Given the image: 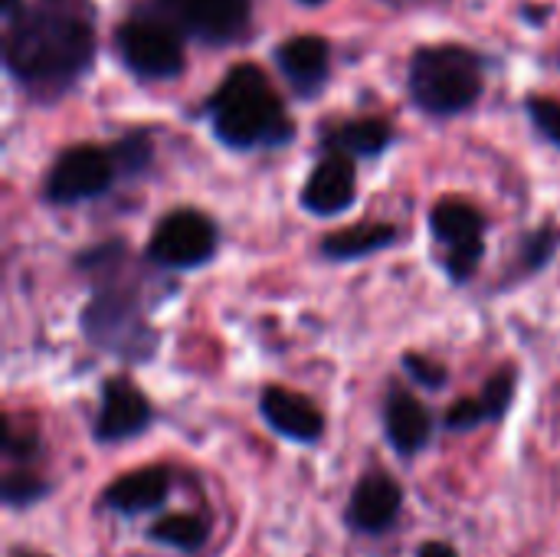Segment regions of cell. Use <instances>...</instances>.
I'll list each match as a JSON object with an SVG mask.
<instances>
[{
    "label": "cell",
    "instance_id": "obj_13",
    "mask_svg": "<svg viewBox=\"0 0 560 557\" xmlns=\"http://www.w3.org/2000/svg\"><path fill=\"white\" fill-rule=\"evenodd\" d=\"M276 59L299 92H315L328 76V43L322 36H292L276 49Z\"/></svg>",
    "mask_w": 560,
    "mask_h": 557
},
{
    "label": "cell",
    "instance_id": "obj_7",
    "mask_svg": "<svg viewBox=\"0 0 560 557\" xmlns=\"http://www.w3.org/2000/svg\"><path fill=\"white\" fill-rule=\"evenodd\" d=\"M430 227H433L436 240L450 250L446 253L450 276L456 282L469 279L479 266V256H482V233H486L482 213L463 200H440L433 207Z\"/></svg>",
    "mask_w": 560,
    "mask_h": 557
},
{
    "label": "cell",
    "instance_id": "obj_16",
    "mask_svg": "<svg viewBox=\"0 0 560 557\" xmlns=\"http://www.w3.org/2000/svg\"><path fill=\"white\" fill-rule=\"evenodd\" d=\"M394 240H397L394 227H387V223H361V227L325 236L322 253L331 256V259H358V256H368L374 250L390 246Z\"/></svg>",
    "mask_w": 560,
    "mask_h": 557
},
{
    "label": "cell",
    "instance_id": "obj_15",
    "mask_svg": "<svg viewBox=\"0 0 560 557\" xmlns=\"http://www.w3.org/2000/svg\"><path fill=\"white\" fill-rule=\"evenodd\" d=\"M384 423H387V440L400 450V453H417L427 440H430V410L410 397L407 391H394L390 401H387V414H384Z\"/></svg>",
    "mask_w": 560,
    "mask_h": 557
},
{
    "label": "cell",
    "instance_id": "obj_24",
    "mask_svg": "<svg viewBox=\"0 0 560 557\" xmlns=\"http://www.w3.org/2000/svg\"><path fill=\"white\" fill-rule=\"evenodd\" d=\"M404 364H407V368H410V374H413L420 384H427V387H443V384H446V371H443L440 364L427 361V358L407 355V358H404Z\"/></svg>",
    "mask_w": 560,
    "mask_h": 557
},
{
    "label": "cell",
    "instance_id": "obj_5",
    "mask_svg": "<svg viewBox=\"0 0 560 557\" xmlns=\"http://www.w3.org/2000/svg\"><path fill=\"white\" fill-rule=\"evenodd\" d=\"M213 250H217V227L197 210H174L158 223L148 243V259L171 269H194L207 263Z\"/></svg>",
    "mask_w": 560,
    "mask_h": 557
},
{
    "label": "cell",
    "instance_id": "obj_18",
    "mask_svg": "<svg viewBox=\"0 0 560 557\" xmlns=\"http://www.w3.org/2000/svg\"><path fill=\"white\" fill-rule=\"evenodd\" d=\"M151 538L177 552H197L207 542V525L197 515H167L151 529Z\"/></svg>",
    "mask_w": 560,
    "mask_h": 557
},
{
    "label": "cell",
    "instance_id": "obj_25",
    "mask_svg": "<svg viewBox=\"0 0 560 557\" xmlns=\"http://www.w3.org/2000/svg\"><path fill=\"white\" fill-rule=\"evenodd\" d=\"M420 557H456V552L450 545H440V542H430L420 548Z\"/></svg>",
    "mask_w": 560,
    "mask_h": 557
},
{
    "label": "cell",
    "instance_id": "obj_19",
    "mask_svg": "<svg viewBox=\"0 0 560 557\" xmlns=\"http://www.w3.org/2000/svg\"><path fill=\"white\" fill-rule=\"evenodd\" d=\"M43 492H46V483H39V479L30 476V473H13V476H7V483H3V499H7L10 506H30V502H36Z\"/></svg>",
    "mask_w": 560,
    "mask_h": 557
},
{
    "label": "cell",
    "instance_id": "obj_26",
    "mask_svg": "<svg viewBox=\"0 0 560 557\" xmlns=\"http://www.w3.org/2000/svg\"><path fill=\"white\" fill-rule=\"evenodd\" d=\"M16 13H20V0H3V16L13 23L16 20Z\"/></svg>",
    "mask_w": 560,
    "mask_h": 557
},
{
    "label": "cell",
    "instance_id": "obj_27",
    "mask_svg": "<svg viewBox=\"0 0 560 557\" xmlns=\"http://www.w3.org/2000/svg\"><path fill=\"white\" fill-rule=\"evenodd\" d=\"M305 3H318V0H305Z\"/></svg>",
    "mask_w": 560,
    "mask_h": 557
},
{
    "label": "cell",
    "instance_id": "obj_1",
    "mask_svg": "<svg viewBox=\"0 0 560 557\" xmlns=\"http://www.w3.org/2000/svg\"><path fill=\"white\" fill-rule=\"evenodd\" d=\"M92 56V26L85 16L59 7H39L13 20L7 36V66L23 82H69Z\"/></svg>",
    "mask_w": 560,
    "mask_h": 557
},
{
    "label": "cell",
    "instance_id": "obj_10",
    "mask_svg": "<svg viewBox=\"0 0 560 557\" xmlns=\"http://www.w3.org/2000/svg\"><path fill=\"white\" fill-rule=\"evenodd\" d=\"M400 486L384 476V473H374V476H364L351 496V509H348V522L358 529V532H384L397 515H400Z\"/></svg>",
    "mask_w": 560,
    "mask_h": 557
},
{
    "label": "cell",
    "instance_id": "obj_8",
    "mask_svg": "<svg viewBox=\"0 0 560 557\" xmlns=\"http://www.w3.org/2000/svg\"><path fill=\"white\" fill-rule=\"evenodd\" d=\"M354 200V164L348 154H328L305 181L302 204L318 217H331L348 210Z\"/></svg>",
    "mask_w": 560,
    "mask_h": 557
},
{
    "label": "cell",
    "instance_id": "obj_12",
    "mask_svg": "<svg viewBox=\"0 0 560 557\" xmlns=\"http://www.w3.org/2000/svg\"><path fill=\"white\" fill-rule=\"evenodd\" d=\"M180 20L210 43L233 39L249 16V0H174Z\"/></svg>",
    "mask_w": 560,
    "mask_h": 557
},
{
    "label": "cell",
    "instance_id": "obj_3",
    "mask_svg": "<svg viewBox=\"0 0 560 557\" xmlns=\"http://www.w3.org/2000/svg\"><path fill=\"white\" fill-rule=\"evenodd\" d=\"M410 92L420 108L453 115L476 105L482 92V62L463 46H427L413 53Z\"/></svg>",
    "mask_w": 560,
    "mask_h": 557
},
{
    "label": "cell",
    "instance_id": "obj_6",
    "mask_svg": "<svg viewBox=\"0 0 560 557\" xmlns=\"http://www.w3.org/2000/svg\"><path fill=\"white\" fill-rule=\"evenodd\" d=\"M115 177V158L92 144H75L59 154L46 177V197L52 204H79L108 190Z\"/></svg>",
    "mask_w": 560,
    "mask_h": 557
},
{
    "label": "cell",
    "instance_id": "obj_9",
    "mask_svg": "<svg viewBox=\"0 0 560 557\" xmlns=\"http://www.w3.org/2000/svg\"><path fill=\"white\" fill-rule=\"evenodd\" d=\"M151 420V407L141 397L138 387H131L128 381H108L102 391V410L95 420V437L105 443L115 440H128L135 433H141Z\"/></svg>",
    "mask_w": 560,
    "mask_h": 557
},
{
    "label": "cell",
    "instance_id": "obj_14",
    "mask_svg": "<svg viewBox=\"0 0 560 557\" xmlns=\"http://www.w3.org/2000/svg\"><path fill=\"white\" fill-rule=\"evenodd\" d=\"M167 492H171L167 469H138V473L115 479L105 489V506L125 515H138V512H151L164 506Z\"/></svg>",
    "mask_w": 560,
    "mask_h": 557
},
{
    "label": "cell",
    "instance_id": "obj_22",
    "mask_svg": "<svg viewBox=\"0 0 560 557\" xmlns=\"http://www.w3.org/2000/svg\"><path fill=\"white\" fill-rule=\"evenodd\" d=\"M482 420H489V410L479 397H469V401H459L453 404V410L446 414V423L453 430H469V427H479Z\"/></svg>",
    "mask_w": 560,
    "mask_h": 557
},
{
    "label": "cell",
    "instance_id": "obj_4",
    "mask_svg": "<svg viewBox=\"0 0 560 557\" xmlns=\"http://www.w3.org/2000/svg\"><path fill=\"white\" fill-rule=\"evenodd\" d=\"M121 62L148 79H171L184 69V46L177 33L158 20H128L115 33Z\"/></svg>",
    "mask_w": 560,
    "mask_h": 557
},
{
    "label": "cell",
    "instance_id": "obj_11",
    "mask_svg": "<svg viewBox=\"0 0 560 557\" xmlns=\"http://www.w3.org/2000/svg\"><path fill=\"white\" fill-rule=\"evenodd\" d=\"M262 414L266 420L289 440L299 443H315L325 430V420L318 414V407L312 401H305L295 391H282V387H266L262 391Z\"/></svg>",
    "mask_w": 560,
    "mask_h": 557
},
{
    "label": "cell",
    "instance_id": "obj_21",
    "mask_svg": "<svg viewBox=\"0 0 560 557\" xmlns=\"http://www.w3.org/2000/svg\"><path fill=\"white\" fill-rule=\"evenodd\" d=\"M512 391H515V378H512L509 371L495 374V378L486 384V394H482L479 401L486 404L489 417H499V414H505V407H509V401H512Z\"/></svg>",
    "mask_w": 560,
    "mask_h": 557
},
{
    "label": "cell",
    "instance_id": "obj_2",
    "mask_svg": "<svg viewBox=\"0 0 560 557\" xmlns=\"http://www.w3.org/2000/svg\"><path fill=\"white\" fill-rule=\"evenodd\" d=\"M210 118L220 141L233 148L282 144L292 138V121L285 118L279 95L253 62L233 66L226 72L220 89L210 95Z\"/></svg>",
    "mask_w": 560,
    "mask_h": 557
},
{
    "label": "cell",
    "instance_id": "obj_20",
    "mask_svg": "<svg viewBox=\"0 0 560 557\" xmlns=\"http://www.w3.org/2000/svg\"><path fill=\"white\" fill-rule=\"evenodd\" d=\"M528 112H532V121L538 125V131H541L545 138H551L555 144H560V102L535 95V98L528 102Z\"/></svg>",
    "mask_w": 560,
    "mask_h": 557
},
{
    "label": "cell",
    "instance_id": "obj_17",
    "mask_svg": "<svg viewBox=\"0 0 560 557\" xmlns=\"http://www.w3.org/2000/svg\"><path fill=\"white\" fill-rule=\"evenodd\" d=\"M390 141V128L377 118H358L328 135V144L338 148V154H381Z\"/></svg>",
    "mask_w": 560,
    "mask_h": 557
},
{
    "label": "cell",
    "instance_id": "obj_23",
    "mask_svg": "<svg viewBox=\"0 0 560 557\" xmlns=\"http://www.w3.org/2000/svg\"><path fill=\"white\" fill-rule=\"evenodd\" d=\"M148 154H151L148 141H144L141 135H131V138H125V141L115 148L112 158H115V164H121V167H128V171H138V167H144Z\"/></svg>",
    "mask_w": 560,
    "mask_h": 557
}]
</instances>
